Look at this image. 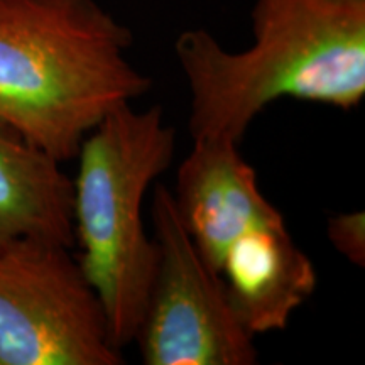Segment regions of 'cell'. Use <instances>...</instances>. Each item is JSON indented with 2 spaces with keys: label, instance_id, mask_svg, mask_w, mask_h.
I'll return each instance as SVG.
<instances>
[{
  "label": "cell",
  "instance_id": "9c48e42d",
  "mask_svg": "<svg viewBox=\"0 0 365 365\" xmlns=\"http://www.w3.org/2000/svg\"><path fill=\"white\" fill-rule=\"evenodd\" d=\"M328 239L344 257L355 266L365 264V215L364 212L340 213L328 222Z\"/></svg>",
  "mask_w": 365,
  "mask_h": 365
},
{
  "label": "cell",
  "instance_id": "277c9868",
  "mask_svg": "<svg viewBox=\"0 0 365 365\" xmlns=\"http://www.w3.org/2000/svg\"><path fill=\"white\" fill-rule=\"evenodd\" d=\"M100 301L71 247L0 250V365H118Z\"/></svg>",
  "mask_w": 365,
  "mask_h": 365
},
{
  "label": "cell",
  "instance_id": "52a82bcc",
  "mask_svg": "<svg viewBox=\"0 0 365 365\" xmlns=\"http://www.w3.org/2000/svg\"><path fill=\"white\" fill-rule=\"evenodd\" d=\"M218 277L235 317L250 335L281 331L317 287V271L279 220L239 237Z\"/></svg>",
  "mask_w": 365,
  "mask_h": 365
},
{
  "label": "cell",
  "instance_id": "6da1fadb",
  "mask_svg": "<svg viewBox=\"0 0 365 365\" xmlns=\"http://www.w3.org/2000/svg\"><path fill=\"white\" fill-rule=\"evenodd\" d=\"M254 43L230 53L203 29L176 39L193 140L240 144L279 98L350 110L365 95V0H255Z\"/></svg>",
  "mask_w": 365,
  "mask_h": 365
},
{
  "label": "cell",
  "instance_id": "3957f363",
  "mask_svg": "<svg viewBox=\"0 0 365 365\" xmlns=\"http://www.w3.org/2000/svg\"><path fill=\"white\" fill-rule=\"evenodd\" d=\"M176 132L161 107L132 103L108 113L80 145L73 180V228L85 279L103 309L115 349L134 341L158 267V245L145 232L149 186L170 168Z\"/></svg>",
  "mask_w": 365,
  "mask_h": 365
},
{
  "label": "cell",
  "instance_id": "7a4b0ae2",
  "mask_svg": "<svg viewBox=\"0 0 365 365\" xmlns=\"http://www.w3.org/2000/svg\"><path fill=\"white\" fill-rule=\"evenodd\" d=\"M132 33L97 0H0V125L59 163L150 81Z\"/></svg>",
  "mask_w": 365,
  "mask_h": 365
},
{
  "label": "cell",
  "instance_id": "ba28073f",
  "mask_svg": "<svg viewBox=\"0 0 365 365\" xmlns=\"http://www.w3.org/2000/svg\"><path fill=\"white\" fill-rule=\"evenodd\" d=\"M19 240L73 249V180L58 159L0 125V250Z\"/></svg>",
  "mask_w": 365,
  "mask_h": 365
},
{
  "label": "cell",
  "instance_id": "8992f818",
  "mask_svg": "<svg viewBox=\"0 0 365 365\" xmlns=\"http://www.w3.org/2000/svg\"><path fill=\"white\" fill-rule=\"evenodd\" d=\"M173 198L182 227L217 276L223 255L239 237L284 220L259 190L239 144L228 140H193L178 170Z\"/></svg>",
  "mask_w": 365,
  "mask_h": 365
},
{
  "label": "cell",
  "instance_id": "5b68a950",
  "mask_svg": "<svg viewBox=\"0 0 365 365\" xmlns=\"http://www.w3.org/2000/svg\"><path fill=\"white\" fill-rule=\"evenodd\" d=\"M150 218L158 267L135 339L148 365H252L254 335L228 303L178 217L173 193L154 191Z\"/></svg>",
  "mask_w": 365,
  "mask_h": 365
}]
</instances>
